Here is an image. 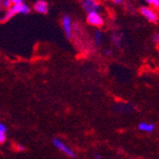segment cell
<instances>
[{"mask_svg":"<svg viewBox=\"0 0 159 159\" xmlns=\"http://www.w3.org/2000/svg\"><path fill=\"white\" fill-rule=\"evenodd\" d=\"M146 3L151 6L152 9L153 10H158L159 9V0H147Z\"/></svg>","mask_w":159,"mask_h":159,"instance_id":"4fadbf2b","label":"cell"},{"mask_svg":"<svg viewBox=\"0 0 159 159\" xmlns=\"http://www.w3.org/2000/svg\"><path fill=\"white\" fill-rule=\"evenodd\" d=\"M34 10L41 14H47L49 12V4L45 0H37L34 4Z\"/></svg>","mask_w":159,"mask_h":159,"instance_id":"52a82bcc","label":"cell"},{"mask_svg":"<svg viewBox=\"0 0 159 159\" xmlns=\"http://www.w3.org/2000/svg\"><path fill=\"white\" fill-rule=\"evenodd\" d=\"M16 150L18 152H24L26 150V148H25V146L21 145V144H17V145H16Z\"/></svg>","mask_w":159,"mask_h":159,"instance_id":"e0dca14e","label":"cell"},{"mask_svg":"<svg viewBox=\"0 0 159 159\" xmlns=\"http://www.w3.org/2000/svg\"><path fill=\"white\" fill-rule=\"evenodd\" d=\"M82 8L87 13L98 12L100 10V4L95 0H84L82 1Z\"/></svg>","mask_w":159,"mask_h":159,"instance_id":"5b68a950","label":"cell"},{"mask_svg":"<svg viewBox=\"0 0 159 159\" xmlns=\"http://www.w3.org/2000/svg\"><path fill=\"white\" fill-rule=\"evenodd\" d=\"M137 129L139 131L143 132V133H148V134H151L152 132H154L155 129V125L152 124V123H147V122H140L138 124V127Z\"/></svg>","mask_w":159,"mask_h":159,"instance_id":"ba28073f","label":"cell"},{"mask_svg":"<svg viewBox=\"0 0 159 159\" xmlns=\"http://www.w3.org/2000/svg\"><path fill=\"white\" fill-rule=\"evenodd\" d=\"M61 24H62L63 31H64L67 38L71 39L74 35V26H73V20H71V17L69 16V14H64L62 16Z\"/></svg>","mask_w":159,"mask_h":159,"instance_id":"7a4b0ae2","label":"cell"},{"mask_svg":"<svg viewBox=\"0 0 159 159\" xmlns=\"http://www.w3.org/2000/svg\"><path fill=\"white\" fill-rule=\"evenodd\" d=\"M112 3L115 5H121V4H123V1L122 0H113Z\"/></svg>","mask_w":159,"mask_h":159,"instance_id":"d6986e66","label":"cell"},{"mask_svg":"<svg viewBox=\"0 0 159 159\" xmlns=\"http://www.w3.org/2000/svg\"><path fill=\"white\" fill-rule=\"evenodd\" d=\"M152 41L156 44H159V33L158 34H155L153 36H152Z\"/></svg>","mask_w":159,"mask_h":159,"instance_id":"2e32d148","label":"cell"},{"mask_svg":"<svg viewBox=\"0 0 159 159\" xmlns=\"http://www.w3.org/2000/svg\"><path fill=\"white\" fill-rule=\"evenodd\" d=\"M94 159H103V158L101 157L100 155H97V154H95V155H94Z\"/></svg>","mask_w":159,"mask_h":159,"instance_id":"ffe728a7","label":"cell"},{"mask_svg":"<svg viewBox=\"0 0 159 159\" xmlns=\"http://www.w3.org/2000/svg\"><path fill=\"white\" fill-rule=\"evenodd\" d=\"M102 38H103V34L102 32L100 31H96L93 34V40H94V43L96 46H99L101 44V42H102Z\"/></svg>","mask_w":159,"mask_h":159,"instance_id":"8fae6325","label":"cell"},{"mask_svg":"<svg viewBox=\"0 0 159 159\" xmlns=\"http://www.w3.org/2000/svg\"><path fill=\"white\" fill-rule=\"evenodd\" d=\"M11 16H16V14H29L31 12V8L27 3L22 4H16V5H11V7L7 10Z\"/></svg>","mask_w":159,"mask_h":159,"instance_id":"277c9868","label":"cell"},{"mask_svg":"<svg viewBox=\"0 0 159 159\" xmlns=\"http://www.w3.org/2000/svg\"><path fill=\"white\" fill-rule=\"evenodd\" d=\"M7 131H8L7 126L4 123L0 122V134H7Z\"/></svg>","mask_w":159,"mask_h":159,"instance_id":"5bb4252c","label":"cell"},{"mask_svg":"<svg viewBox=\"0 0 159 159\" xmlns=\"http://www.w3.org/2000/svg\"><path fill=\"white\" fill-rule=\"evenodd\" d=\"M11 5H16V4H22L24 3L23 0H11Z\"/></svg>","mask_w":159,"mask_h":159,"instance_id":"ac0fdd59","label":"cell"},{"mask_svg":"<svg viewBox=\"0 0 159 159\" xmlns=\"http://www.w3.org/2000/svg\"><path fill=\"white\" fill-rule=\"evenodd\" d=\"M111 42L112 44L117 47V48H120L121 47V44H122V34H118V33H114L112 35H111Z\"/></svg>","mask_w":159,"mask_h":159,"instance_id":"9c48e42d","label":"cell"},{"mask_svg":"<svg viewBox=\"0 0 159 159\" xmlns=\"http://www.w3.org/2000/svg\"><path fill=\"white\" fill-rule=\"evenodd\" d=\"M87 21H88L90 25H93L95 27H101L104 24V19L99 12L88 13V16H87Z\"/></svg>","mask_w":159,"mask_h":159,"instance_id":"8992f818","label":"cell"},{"mask_svg":"<svg viewBox=\"0 0 159 159\" xmlns=\"http://www.w3.org/2000/svg\"><path fill=\"white\" fill-rule=\"evenodd\" d=\"M139 12L143 17H145L151 23H156L158 21V13L155 10L149 6H142L139 9Z\"/></svg>","mask_w":159,"mask_h":159,"instance_id":"3957f363","label":"cell"},{"mask_svg":"<svg viewBox=\"0 0 159 159\" xmlns=\"http://www.w3.org/2000/svg\"><path fill=\"white\" fill-rule=\"evenodd\" d=\"M6 140H7V135H6V134H0V144L5 143Z\"/></svg>","mask_w":159,"mask_h":159,"instance_id":"9a60e30c","label":"cell"},{"mask_svg":"<svg viewBox=\"0 0 159 159\" xmlns=\"http://www.w3.org/2000/svg\"><path fill=\"white\" fill-rule=\"evenodd\" d=\"M11 7V0H0V8H1V9L9 10Z\"/></svg>","mask_w":159,"mask_h":159,"instance_id":"7c38bea8","label":"cell"},{"mask_svg":"<svg viewBox=\"0 0 159 159\" xmlns=\"http://www.w3.org/2000/svg\"><path fill=\"white\" fill-rule=\"evenodd\" d=\"M106 54L111 55V51H106Z\"/></svg>","mask_w":159,"mask_h":159,"instance_id":"44dd1931","label":"cell"},{"mask_svg":"<svg viewBox=\"0 0 159 159\" xmlns=\"http://www.w3.org/2000/svg\"><path fill=\"white\" fill-rule=\"evenodd\" d=\"M52 145L57 150H59L62 153H64L68 157H70V158H76V153L75 152V151L73 149H70V147H68L66 145V143L63 140H61L60 138L54 137V138H52Z\"/></svg>","mask_w":159,"mask_h":159,"instance_id":"6da1fadb","label":"cell"},{"mask_svg":"<svg viewBox=\"0 0 159 159\" xmlns=\"http://www.w3.org/2000/svg\"><path fill=\"white\" fill-rule=\"evenodd\" d=\"M115 109L120 112H128L132 110V106H129V104H117L115 106Z\"/></svg>","mask_w":159,"mask_h":159,"instance_id":"30bf717a","label":"cell"}]
</instances>
